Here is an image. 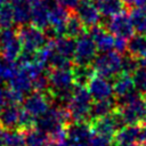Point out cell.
<instances>
[{"label":"cell","instance_id":"1","mask_svg":"<svg viewBox=\"0 0 146 146\" xmlns=\"http://www.w3.org/2000/svg\"><path fill=\"white\" fill-rule=\"evenodd\" d=\"M71 121L72 117L67 107L56 106L50 107L46 113L36 117L34 127L51 136L60 129L65 128Z\"/></svg>","mask_w":146,"mask_h":146},{"label":"cell","instance_id":"2","mask_svg":"<svg viewBox=\"0 0 146 146\" xmlns=\"http://www.w3.org/2000/svg\"><path fill=\"white\" fill-rule=\"evenodd\" d=\"M92 96L86 86L74 84L73 95L67 110L73 121H88L90 116V108L92 105Z\"/></svg>","mask_w":146,"mask_h":146},{"label":"cell","instance_id":"3","mask_svg":"<svg viewBox=\"0 0 146 146\" xmlns=\"http://www.w3.org/2000/svg\"><path fill=\"white\" fill-rule=\"evenodd\" d=\"M92 67L97 75L106 79H114L122 73V56L115 50L96 55Z\"/></svg>","mask_w":146,"mask_h":146},{"label":"cell","instance_id":"4","mask_svg":"<svg viewBox=\"0 0 146 146\" xmlns=\"http://www.w3.org/2000/svg\"><path fill=\"white\" fill-rule=\"evenodd\" d=\"M23 50L17 31L11 27L0 30V54L3 59L16 62Z\"/></svg>","mask_w":146,"mask_h":146},{"label":"cell","instance_id":"5","mask_svg":"<svg viewBox=\"0 0 146 146\" xmlns=\"http://www.w3.org/2000/svg\"><path fill=\"white\" fill-rule=\"evenodd\" d=\"M94 130L87 121H74L66 125V145L67 146H90Z\"/></svg>","mask_w":146,"mask_h":146},{"label":"cell","instance_id":"6","mask_svg":"<svg viewBox=\"0 0 146 146\" xmlns=\"http://www.w3.org/2000/svg\"><path fill=\"white\" fill-rule=\"evenodd\" d=\"M17 33L24 50L36 51L47 43L48 38L46 36L44 31L38 29L33 24H26L19 26Z\"/></svg>","mask_w":146,"mask_h":146},{"label":"cell","instance_id":"7","mask_svg":"<svg viewBox=\"0 0 146 146\" xmlns=\"http://www.w3.org/2000/svg\"><path fill=\"white\" fill-rule=\"evenodd\" d=\"M97 46L89 33H83L76 38V47L74 54V64L76 65H91L96 55Z\"/></svg>","mask_w":146,"mask_h":146},{"label":"cell","instance_id":"8","mask_svg":"<svg viewBox=\"0 0 146 146\" xmlns=\"http://www.w3.org/2000/svg\"><path fill=\"white\" fill-rule=\"evenodd\" d=\"M127 124H141L146 122V100L139 94L133 96L128 103L119 107Z\"/></svg>","mask_w":146,"mask_h":146},{"label":"cell","instance_id":"9","mask_svg":"<svg viewBox=\"0 0 146 146\" xmlns=\"http://www.w3.org/2000/svg\"><path fill=\"white\" fill-rule=\"evenodd\" d=\"M51 97L49 91L41 92V91H33L30 92L23 100V110L30 113L35 119L46 113L50 108Z\"/></svg>","mask_w":146,"mask_h":146},{"label":"cell","instance_id":"10","mask_svg":"<svg viewBox=\"0 0 146 146\" xmlns=\"http://www.w3.org/2000/svg\"><path fill=\"white\" fill-rule=\"evenodd\" d=\"M105 27L108 32H111L113 35L117 38L129 39L135 33L130 15L127 14L125 11H121L120 14L111 17L106 22Z\"/></svg>","mask_w":146,"mask_h":146},{"label":"cell","instance_id":"11","mask_svg":"<svg viewBox=\"0 0 146 146\" xmlns=\"http://www.w3.org/2000/svg\"><path fill=\"white\" fill-rule=\"evenodd\" d=\"M75 15L87 29L99 24L102 16L96 3L92 2V0H80L79 5L75 8Z\"/></svg>","mask_w":146,"mask_h":146},{"label":"cell","instance_id":"12","mask_svg":"<svg viewBox=\"0 0 146 146\" xmlns=\"http://www.w3.org/2000/svg\"><path fill=\"white\" fill-rule=\"evenodd\" d=\"M50 90H60L68 89L74 87V75L71 67L65 68H52L48 73Z\"/></svg>","mask_w":146,"mask_h":146},{"label":"cell","instance_id":"13","mask_svg":"<svg viewBox=\"0 0 146 146\" xmlns=\"http://www.w3.org/2000/svg\"><path fill=\"white\" fill-rule=\"evenodd\" d=\"M89 35L94 39L98 51L105 52V51H111L114 49V42L115 38L114 35L106 30L105 26H102L99 24L91 26L88 29Z\"/></svg>","mask_w":146,"mask_h":146},{"label":"cell","instance_id":"14","mask_svg":"<svg viewBox=\"0 0 146 146\" xmlns=\"http://www.w3.org/2000/svg\"><path fill=\"white\" fill-rule=\"evenodd\" d=\"M108 80L110 79H106L100 75H95L90 80V82L88 83V90L95 100L113 97V84Z\"/></svg>","mask_w":146,"mask_h":146},{"label":"cell","instance_id":"15","mask_svg":"<svg viewBox=\"0 0 146 146\" xmlns=\"http://www.w3.org/2000/svg\"><path fill=\"white\" fill-rule=\"evenodd\" d=\"M113 91L116 97V102H120V100L129 97L130 95L137 92L132 76L127 73H121L116 78H114Z\"/></svg>","mask_w":146,"mask_h":146},{"label":"cell","instance_id":"16","mask_svg":"<svg viewBox=\"0 0 146 146\" xmlns=\"http://www.w3.org/2000/svg\"><path fill=\"white\" fill-rule=\"evenodd\" d=\"M31 23L38 29L44 31L50 26L49 23V6L44 0H40L32 5Z\"/></svg>","mask_w":146,"mask_h":146},{"label":"cell","instance_id":"17","mask_svg":"<svg viewBox=\"0 0 146 146\" xmlns=\"http://www.w3.org/2000/svg\"><path fill=\"white\" fill-rule=\"evenodd\" d=\"M22 110L17 104H7L0 112V124L6 130L17 129Z\"/></svg>","mask_w":146,"mask_h":146},{"label":"cell","instance_id":"18","mask_svg":"<svg viewBox=\"0 0 146 146\" xmlns=\"http://www.w3.org/2000/svg\"><path fill=\"white\" fill-rule=\"evenodd\" d=\"M139 136H140L139 124H127L124 128L116 131L113 139L116 146H121V145L139 143Z\"/></svg>","mask_w":146,"mask_h":146},{"label":"cell","instance_id":"19","mask_svg":"<svg viewBox=\"0 0 146 146\" xmlns=\"http://www.w3.org/2000/svg\"><path fill=\"white\" fill-rule=\"evenodd\" d=\"M116 107H117V103H116V99H114L113 97L106 98V99L96 100L91 105L89 120L94 121L96 119L106 116V115L111 114L113 111H115Z\"/></svg>","mask_w":146,"mask_h":146},{"label":"cell","instance_id":"20","mask_svg":"<svg viewBox=\"0 0 146 146\" xmlns=\"http://www.w3.org/2000/svg\"><path fill=\"white\" fill-rule=\"evenodd\" d=\"M91 128H92L95 133L105 136L110 139H113L116 131H117L116 125H115L111 114L91 121Z\"/></svg>","mask_w":146,"mask_h":146},{"label":"cell","instance_id":"21","mask_svg":"<svg viewBox=\"0 0 146 146\" xmlns=\"http://www.w3.org/2000/svg\"><path fill=\"white\" fill-rule=\"evenodd\" d=\"M52 42H54V48L56 52H58L59 55L68 59L74 58L76 39L71 38L68 35H62V36H57L56 39H52Z\"/></svg>","mask_w":146,"mask_h":146},{"label":"cell","instance_id":"22","mask_svg":"<svg viewBox=\"0 0 146 146\" xmlns=\"http://www.w3.org/2000/svg\"><path fill=\"white\" fill-rule=\"evenodd\" d=\"M9 88L25 95L30 94L33 90V81L32 79L23 71L19 68V71L14 75V78L8 82Z\"/></svg>","mask_w":146,"mask_h":146},{"label":"cell","instance_id":"23","mask_svg":"<svg viewBox=\"0 0 146 146\" xmlns=\"http://www.w3.org/2000/svg\"><path fill=\"white\" fill-rule=\"evenodd\" d=\"M24 138L26 146H48L50 141V136L35 127L25 130Z\"/></svg>","mask_w":146,"mask_h":146},{"label":"cell","instance_id":"24","mask_svg":"<svg viewBox=\"0 0 146 146\" xmlns=\"http://www.w3.org/2000/svg\"><path fill=\"white\" fill-rule=\"evenodd\" d=\"M96 6L104 17H113L123 11V0H96Z\"/></svg>","mask_w":146,"mask_h":146},{"label":"cell","instance_id":"25","mask_svg":"<svg viewBox=\"0 0 146 146\" xmlns=\"http://www.w3.org/2000/svg\"><path fill=\"white\" fill-rule=\"evenodd\" d=\"M128 54L136 58H141L146 55V34H133L128 39Z\"/></svg>","mask_w":146,"mask_h":146},{"label":"cell","instance_id":"26","mask_svg":"<svg viewBox=\"0 0 146 146\" xmlns=\"http://www.w3.org/2000/svg\"><path fill=\"white\" fill-rule=\"evenodd\" d=\"M13 10H14V24L18 26H23L31 22L32 5L27 0L16 6H13Z\"/></svg>","mask_w":146,"mask_h":146},{"label":"cell","instance_id":"27","mask_svg":"<svg viewBox=\"0 0 146 146\" xmlns=\"http://www.w3.org/2000/svg\"><path fill=\"white\" fill-rule=\"evenodd\" d=\"M73 75H74V82L79 86H88L90 80L95 76L96 72L92 67V65H76L74 64Z\"/></svg>","mask_w":146,"mask_h":146},{"label":"cell","instance_id":"28","mask_svg":"<svg viewBox=\"0 0 146 146\" xmlns=\"http://www.w3.org/2000/svg\"><path fill=\"white\" fill-rule=\"evenodd\" d=\"M129 15L135 32L139 34H146V6L132 8Z\"/></svg>","mask_w":146,"mask_h":146},{"label":"cell","instance_id":"29","mask_svg":"<svg viewBox=\"0 0 146 146\" xmlns=\"http://www.w3.org/2000/svg\"><path fill=\"white\" fill-rule=\"evenodd\" d=\"M2 146H26L25 138L21 130L10 129L1 132Z\"/></svg>","mask_w":146,"mask_h":146},{"label":"cell","instance_id":"30","mask_svg":"<svg viewBox=\"0 0 146 146\" xmlns=\"http://www.w3.org/2000/svg\"><path fill=\"white\" fill-rule=\"evenodd\" d=\"M84 33V25L76 15H70L65 25V35L76 39Z\"/></svg>","mask_w":146,"mask_h":146},{"label":"cell","instance_id":"31","mask_svg":"<svg viewBox=\"0 0 146 146\" xmlns=\"http://www.w3.org/2000/svg\"><path fill=\"white\" fill-rule=\"evenodd\" d=\"M18 71L19 66L17 63L0 58V83L9 82Z\"/></svg>","mask_w":146,"mask_h":146},{"label":"cell","instance_id":"32","mask_svg":"<svg viewBox=\"0 0 146 146\" xmlns=\"http://www.w3.org/2000/svg\"><path fill=\"white\" fill-rule=\"evenodd\" d=\"M14 24V10L13 6L3 2L0 5V29L11 27Z\"/></svg>","mask_w":146,"mask_h":146},{"label":"cell","instance_id":"33","mask_svg":"<svg viewBox=\"0 0 146 146\" xmlns=\"http://www.w3.org/2000/svg\"><path fill=\"white\" fill-rule=\"evenodd\" d=\"M132 80H133L136 90L139 94L146 95V68L139 67L132 74Z\"/></svg>","mask_w":146,"mask_h":146},{"label":"cell","instance_id":"34","mask_svg":"<svg viewBox=\"0 0 146 146\" xmlns=\"http://www.w3.org/2000/svg\"><path fill=\"white\" fill-rule=\"evenodd\" d=\"M139 67H140V65H139V59L138 58L131 56L130 54L122 57V73H127V74L131 75Z\"/></svg>","mask_w":146,"mask_h":146},{"label":"cell","instance_id":"35","mask_svg":"<svg viewBox=\"0 0 146 146\" xmlns=\"http://www.w3.org/2000/svg\"><path fill=\"white\" fill-rule=\"evenodd\" d=\"M48 65L51 66L52 68H65V67H71L72 63H71V59L59 55L56 51H54L52 56L50 57Z\"/></svg>","mask_w":146,"mask_h":146},{"label":"cell","instance_id":"36","mask_svg":"<svg viewBox=\"0 0 146 146\" xmlns=\"http://www.w3.org/2000/svg\"><path fill=\"white\" fill-rule=\"evenodd\" d=\"M33 81V90L35 91H41V92H46L49 90L50 84H49V78L48 74H40L39 76H36L35 79L32 80Z\"/></svg>","mask_w":146,"mask_h":146},{"label":"cell","instance_id":"37","mask_svg":"<svg viewBox=\"0 0 146 146\" xmlns=\"http://www.w3.org/2000/svg\"><path fill=\"white\" fill-rule=\"evenodd\" d=\"M24 95L11 89L8 88L6 89V99H7V104H18L21 102H23L24 99Z\"/></svg>","mask_w":146,"mask_h":146},{"label":"cell","instance_id":"38","mask_svg":"<svg viewBox=\"0 0 146 146\" xmlns=\"http://www.w3.org/2000/svg\"><path fill=\"white\" fill-rule=\"evenodd\" d=\"M111 141L112 139L94 132V136L90 140V146H111Z\"/></svg>","mask_w":146,"mask_h":146},{"label":"cell","instance_id":"39","mask_svg":"<svg viewBox=\"0 0 146 146\" xmlns=\"http://www.w3.org/2000/svg\"><path fill=\"white\" fill-rule=\"evenodd\" d=\"M114 50L117 51L119 54H124L128 50V41L124 38H115V42H114Z\"/></svg>","mask_w":146,"mask_h":146},{"label":"cell","instance_id":"40","mask_svg":"<svg viewBox=\"0 0 146 146\" xmlns=\"http://www.w3.org/2000/svg\"><path fill=\"white\" fill-rule=\"evenodd\" d=\"M57 2H58L62 7H64V8L67 9L68 11H71V10H75V8H76V6L79 5L80 0H57Z\"/></svg>","mask_w":146,"mask_h":146},{"label":"cell","instance_id":"41","mask_svg":"<svg viewBox=\"0 0 146 146\" xmlns=\"http://www.w3.org/2000/svg\"><path fill=\"white\" fill-rule=\"evenodd\" d=\"M124 5L130 8H137V7H144L146 6V0H123Z\"/></svg>","mask_w":146,"mask_h":146},{"label":"cell","instance_id":"42","mask_svg":"<svg viewBox=\"0 0 146 146\" xmlns=\"http://www.w3.org/2000/svg\"><path fill=\"white\" fill-rule=\"evenodd\" d=\"M140 125V136H139V143L144 144L146 143V122L139 124Z\"/></svg>","mask_w":146,"mask_h":146},{"label":"cell","instance_id":"43","mask_svg":"<svg viewBox=\"0 0 146 146\" xmlns=\"http://www.w3.org/2000/svg\"><path fill=\"white\" fill-rule=\"evenodd\" d=\"M48 146H67L66 139H52V138H50Z\"/></svg>","mask_w":146,"mask_h":146},{"label":"cell","instance_id":"44","mask_svg":"<svg viewBox=\"0 0 146 146\" xmlns=\"http://www.w3.org/2000/svg\"><path fill=\"white\" fill-rule=\"evenodd\" d=\"M7 105V99H6V90L0 88V112L1 110Z\"/></svg>","mask_w":146,"mask_h":146},{"label":"cell","instance_id":"45","mask_svg":"<svg viewBox=\"0 0 146 146\" xmlns=\"http://www.w3.org/2000/svg\"><path fill=\"white\" fill-rule=\"evenodd\" d=\"M7 3H9V5H11V6H16V5H18V3H21V2H24V1H26V0H5Z\"/></svg>","mask_w":146,"mask_h":146},{"label":"cell","instance_id":"46","mask_svg":"<svg viewBox=\"0 0 146 146\" xmlns=\"http://www.w3.org/2000/svg\"><path fill=\"white\" fill-rule=\"evenodd\" d=\"M139 65H140V67L146 68V55L143 56L141 58H139Z\"/></svg>","mask_w":146,"mask_h":146},{"label":"cell","instance_id":"47","mask_svg":"<svg viewBox=\"0 0 146 146\" xmlns=\"http://www.w3.org/2000/svg\"><path fill=\"white\" fill-rule=\"evenodd\" d=\"M121 146H141V145H139L138 143H135V144H129V145H121Z\"/></svg>","mask_w":146,"mask_h":146},{"label":"cell","instance_id":"48","mask_svg":"<svg viewBox=\"0 0 146 146\" xmlns=\"http://www.w3.org/2000/svg\"><path fill=\"white\" fill-rule=\"evenodd\" d=\"M31 5H33V3H35V2H38V1H40V0H27Z\"/></svg>","mask_w":146,"mask_h":146},{"label":"cell","instance_id":"49","mask_svg":"<svg viewBox=\"0 0 146 146\" xmlns=\"http://www.w3.org/2000/svg\"><path fill=\"white\" fill-rule=\"evenodd\" d=\"M3 2H6V1H5V0H0V5H2Z\"/></svg>","mask_w":146,"mask_h":146},{"label":"cell","instance_id":"50","mask_svg":"<svg viewBox=\"0 0 146 146\" xmlns=\"http://www.w3.org/2000/svg\"><path fill=\"white\" fill-rule=\"evenodd\" d=\"M144 96H145V100H146V95H144Z\"/></svg>","mask_w":146,"mask_h":146},{"label":"cell","instance_id":"51","mask_svg":"<svg viewBox=\"0 0 146 146\" xmlns=\"http://www.w3.org/2000/svg\"><path fill=\"white\" fill-rule=\"evenodd\" d=\"M0 58H1V54H0Z\"/></svg>","mask_w":146,"mask_h":146}]
</instances>
